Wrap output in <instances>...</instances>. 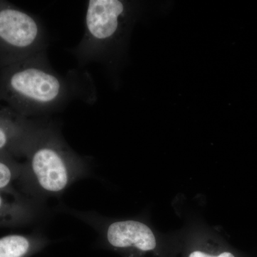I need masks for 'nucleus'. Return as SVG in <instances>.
I'll return each instance as SVG.
<instances>
[{
	"label": "nucleus",
	"instance_id": "1",
	"mask_svg": "<svg viewBox=\"0 0 257 257\" xmlns=\"http://www.w3.org/2000/svg\"><path fill=\"white\" fill-rule=\"evenodd\" d=\"M84 79L77 72L60 75L42 52L0 69V101L25 117L47 116L87 95Z\"/></svg>",
	"mask_w": 257,
	"mask_h": 257
},
{
	"label": "nucleus",
	"instance_id": "2",
	"mask_svg": "<svg viewBox=\"0 0 257 257\" xmlns=\"http://www.w3.org/2000/svg\"><path fill=\"white\" fill-rule=\"evenodd\" d=\"M87 161L64 141L55 125L45 122L34 138L23 162L17 185L35 202L57 197L89 172Z\"/></svg>",
	"mask_w": 257,
	"mask_h": 257
},
{
	"label": "nucleus",
	"instance_id": "3",
	"mask_svg": "<svg viewBox=\"0 0 257 257\" xmlns=\"http://www.w3.org/2000/svg\"><path fill=\"white\" fill-rule=\"evenodd\" d=\"M47 45L38 17L0 1V69L47 52Z\"/></svg>",
	"mask_w": 257,
	"mask_h": 257
},
{
	"label": "nucleus",
	"instance_id": "4",
	"mask_svg": "<svg viewBox=\"0 0 257 257\" xmlns=\"http://www.w3.org/2000/svg\"><path fill=\"white\" fill-rule=\"evenodd\" d=\"M124 11V3L118 0L87 2L84 35L78 45L69 50L79 65L104 60Z\"/></svg>",
	"mask_w": 257,
	"mask_h": 257
},
{
	"label": "nucleus",
	"instance_id": "5",
	"mask_svg": "<svg viewBox=\"0 0 257 257\" xmlns=\"http://www.w3.org/2000/svg\"><path fill=\"white\" fill-rule=\"evenodd\" d=\"M45 121L25 117L0 105V154L16 159L25 156L29 147Z\"/></svg>",
	"mask_w": 257,
	"mask_h": 257
},
{
	"label": "nucleus",
	"instance_id": "6",
	"mask_svg": "<svg viewBox=\"0 0 257 257\" xmlns=\"http://www.w3.org/2000/svg\"><path fill=\"white\" fill-rule=\"evenodd\" d=\"M107 243L116 249H135L150 251L157 246L151 229L135 220L117 221L106 226L103 231Z\"/></svg>",
	"mask_w": 257,
	"mask_h": 257
},
{
	"label": "nucleus",
	"instance_id": "7",
	"mask_svg": "<svg viewBox=\"0 0 257 257\" xmlns=\"http://www.w3.org/2000/svg\"><path fill=\"white\" fill-rule=\"evenodd\" d=\"M40 203L19 191H0V227H16L34 222L41 214Z\"/></svg>",
	"mask_w": 257,
	"mask_h": 257
},
{
	"label": "nucleus",
	"instance_id": "8",
	"mask_svg": "<svg viewBox=\"0 0 257 257\" xmlns=\"http://www.w3.org/2000/svg\"><path fill=\"white\" fill-rule=\"evenodd\" d=\"M48 239L40 233L15 234L0 238V257H31L49 244Z\"/></svg>",
	"mask_w": 257,
	"mask_h": 257
},
{
	"label": "nucleus",
	"instance_id": "9",
	"mask_svg": "<svg viewBox=\"0 0 257 257\" xmlns=\"http://www.w3.org/2000/svg\"><path fill=\"white\" fill-rule=\"evenodd\" d=\"M23 170V162L18 159L0 154V191H17L18 183Z\"/></svg>",
	"mask_w": 257,
	"mask_h": 257
},
{
	"label": "nucleus",
	"instance_id": "10",
	"mask_svg": "<svg viewBox=\"0 0 257 257\" xmlns=\"http://www.w3.org/2000/svg\"><path fill=\"white\" fill-rule=\"evenodd\" d=\"M189 257H234L232 253L229 252L221 253L219 256H211L207 253L202 252V251H195L191 253Z\"/></svg>",
	"mask_w": 257,
	"mask_h": 257
}]
</instances>
